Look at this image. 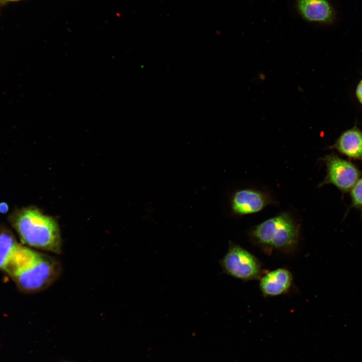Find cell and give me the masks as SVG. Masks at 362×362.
I'll return each instance as SVG.
<instances>
[{"label": "cell", "instance_id": "obj_13", "mask_svg": "<svg viewBox=\"0 0 362 362\" xmlns=\"http://www.w3.org/2000/svg\"><path fill=\"white\" fill-rule=\"evenodd\" d=\"M8 210V206L6 204L3 203L0 204V212L5 213Z\"/></svg>", "mask_w": 362, "mask_h": 362}, {"label": "cell", "instance_id": "obj_10", "mask_svg": "<svg viewBox=\"0 0 362 362\" xmlns=\"http://www.w3.org/2000/svg\"><path fill=\"white\" fill-rule=\"evenodd\" d=\"M20 244L11 230L0 225V270L5 272Z\"/></svg>", "mask_w": 362, "mask_h": 362}, {"label": "cell", "instance_id": "obj_2", "mask_svg": "<svg viewBox=\"0 0 362 362\" xmlns=\"http://www.w3.org/2000/svg\"><path fill=\"white\" fill-rule=\"evenodd\" d=\"M9 221L22 243L32 248L55 254L62 251L58 224L51 217L30 206L15 210Z\"/></svg>", "mask_w": 362, "mask_h": 362}, {"label": "cell", "instance_id": "obj_1", "mask_svg": "<svg viewBox=\"0 0 362 362\" xmlns=\"http://www.w3.org/2000/svg\"><path fill=\"white\" fill-rule=\"evenodd\" d=\"M60 272V265L56 259L21 244L5 270L21 290L28 293L47 288Z\"/></svg>", "mask_w": 362, "mask_h": 362}, {"label": "cell", "instance_id": "obj_9", "mask_svg": "<svg viewBox=\"0 0 362 362\" xmlns=\"http://www.w3.org/2000/svg\"><path fill=\"white\" fill-rule=\"evenodd\" d=\"M298 8L307 21L329 23L332 21L333 12L326 0H298Z\"/></svg>", "mask_w": 362, "mask_h": 362}, {"label": "cell", "instance_id": "obj_6", "mask_svg": "<svg viewBox=\"0 0 362 362\" xmlns=\"http://www.w3.org/2000/svg\"><path fill=\"white\" fill-rule=\"evenodd\" d=\"M267 193L262 191L246 189L236 192L231 199V208L234 213L245 215L256 213L266 206L274 203Z\"/></svg>", "mask_w": 362, "mask_h": 362}, {"label": "cell", "instance_id": "obj_12", "mask_svg": "<svg viewBox=\"0 0 362 362\" xmlns=\"http://www.w3.org/2000/svg\"><path fill=\"white\" fill-rule=\"evenodd\" d=\"M355 94L358 101L362 105V79L360 80L357 85Z\"/></svg>", "mask_w": 362, "mask_h": 362}, {"label": "cell", "instance_id": "obj_14", "mask_svg": "<svg viewBox=\"0 0 362 362\" xmlns=\"http://www.w3.org/2000/svg\"><path fill=\"white\" fill-rule=\"evenodd\" d=\"M7 1H18V0H7Z\"/></svg>", "mask_w": 362, "mask_h": 362}, {"label": "cell", "instance_id": "obj_11", "mask_svg": "<svg viewBox=\"0 0 362 362\" xmlns=\"http://www.w3.org/2000/svg\"><path fill=\"white\" fill-rule=\"evenodd\" d=\"M351 206L362 212V177L359 178L351 189Z\"/></svg>", "mask_w": 362, "mask_h": 362}, {"label": "cell", "instance_id": "obj_8", "mask_svg": "<svg viewBox=\"0 0 362 362\" xmlns=\"http://www.w3.org/2000/svg\"><path fill=\"white\" fill-rule=\"evenodd\" d=\"M330 147L349 158L362 160V132L353 127L343 132Z\"/></svg>", "mask_w": 362, "mask_h": 362}, {"label": "cell", "instance_id": "obj_5", "mask_svg": "<svg viewBox=\"0 0 362 362\" xmlns=\"http://www.w3.org/2000/svg\"><path fill=\"white\" fill-rule=\"evenodd\" d=\"M322 160L326 165L327 174L319 187L332 184L345 193L351 190L361 175V171L352 163L334 153L325 156Z\"/></svg>", "mask_w": 362, "mask_h": 362}, {"label": "cell", "instance_id": "obj_3", "mask_svg": "<svg viewBox=\"0 0 362 362\" xmlns=\"http://www.w3.org/2000/svg\"><path fill=\"white\" fill-rule=\"evenodd\" d=\"M253 243L266 253H293L298 246L300 226L288 213H281L255 226L249 232Z\"/></svg>", "mask_w": 362, "mask_h": 362}, {"label": "cell", "instance_id": "obj_4", "mask_svg": "<svg viewBox=\"0 0 362 362\" xmlns=\"http://www.w3.org/2000/svg\"><path fill=\"white\" fill-rule=\"evenodd\" d=\"M219 263L225 274L243 281L257 280L261 277V264L258 258L245 248L231 242Z\"/></svg>", "mask_w": 362, "mask_h": 362}, {"label": "cell", "instance_id": "obj_7", "mask_svg": "<svg viewBox=\"0 0 362 362\" xmlns=\"http://www.w3.org/2000/svg\"><path fill=\"white\" fill-rule=\"evenodd\" d=\"M293 280V277L290 271L285 268H279L260 278L259 289L264 297L282 295L289 291Z\"/></svg>", "mask_w": 362, "mask_h": 362}]
</instances>
